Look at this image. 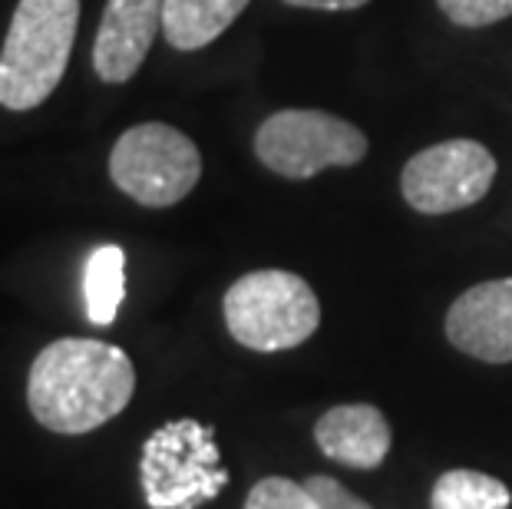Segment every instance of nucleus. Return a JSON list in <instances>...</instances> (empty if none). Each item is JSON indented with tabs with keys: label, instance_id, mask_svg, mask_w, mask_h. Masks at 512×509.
Listing matches in <instances>:
<instances>
[{
	"label": "nucleus",
	"instance_id": "nucleus-11",
	"mask_svg": "<svg viewBox=\"0 0 512 509\" xmlns=\"http://www.w3.org/2000/svg\"><path fill=\"white\" fill-rule=\"evenodd\" d=\"M252 0H166L162 4V34L172 50H202L219 40Z\"/></svg>",
	"mask_w": 512,
	"mask_h": 509
},
{
	"label": "nucleus",
	"instance_id": "nucleus-1",
	"mask_svg": "<svg viewBox=\"0 0 512 509\" xmlns=\"http://www.w3.org/2000/svg\"><path fill=\"white\" fill-rule=\"evenodd\" d=\"M136 394V367L116 344L60 338L30 364L27 407L40 427L80 437L110 424Z\"/></svg>",
	"mask_w": 512,
	"mask_h": 509
},
{
	"label": "nucleus",
	"instance_id": "nucleus-8",
	"mask_svg": "<svg viewBox=\"0 0 512 509\" xmlns=\"http://www.w3.org/2000/svg\"><path fill=\"white\" fill-rule=\"evenodd\" d=\"M446 341L483 364H512V278L466 288L446 311Z\"/></svg>",
	"mask_w": 512,
	"mask_h": 509
},
{
	"label": "nucleus",
	"instance_id": "nucleus-16",
	"mask_svg": "<svg viewBox=\"0 0 512 509\" xmlns=\"http://www.w3.org/2000/svg\"><path fill=\"white\" fill-rule=\"evenodd\" d=\"M304 486L311 490L314 500L321 503V509H374L367 500L361 496H354L341 480H334V476H308Z\"/></svg>",
	"mask_w": 512,
	"mask_h": 509
},
{
	"label": "nucleus",
	"instance_id": "nucleus-13",
	"mask_svg": "<svg viewBox=\"0 0 512 509\" xmlns=\"http://www.w3.org/2000/svg\"><path fill=\"white\" fill-rule=\"evenodd\" d=\"M512 493L499 476L479 470H446L430 490V509H509Z\"/></svg>",
	"mask_w": 512,
	"mask_h": 509
},
{
	"label": "nucleus",
	"instance_id": "nucleus-7",
	"mask_svg": "<svg viewBox=\"0 0 512 509\" xmlns=\"http://www.w3.org/2000/svg\"><path fill=\"white\" fill-rule=\"evenodd\" d=\"M496 179V156L476 139H446L420 149L400 172V192L420 215H446L486 199Z\"/></svg>",
	"mask_w": 512,
	"mask_h": 509
},
{
	"label": "nucleus",
	"instance_id": "nucleus-14",
	"mask_svg": "<svg viewBox=\"0 0 512 509\" xmlns=\"http://www.w3.org/2000/svg\"><path fill=\"white\" fill-rule=\"evenodd\" d=\"M245 509H321L304 483H294L288 476H265L252 486Z\"/></svg>",
	"mask_w": 512,
	"mask_h": 509
},
{
	"label": "nucleus",
	"instance_id": "nucleus-12",
	"mask_svg": "<svg viewBox=\"0 0 512 509\" xmlns=\"http://www.w3.org/2000/svg\"><path fill=\"white\" fill-rule=\"evenodd\" d=\"M83 298H86V318L93 324L116 321L119 305L126 298V255L119 245L93 248L83 268Z\"/></svg>",
	"mask_w": 512,
	"mask_h": 509
},
{
	"label": "nucleus",
	"instance_id": "nucleus-15",
	"mask_svg": "<svg viewBox=\"0 0 512 509\" xmlns=\"http://www.w3.org/2000/svg\"><path fill=\"white\" fill-rule=\"evenodd\" d=\"M437 7L456 27H489L512 17V0H437Z\"/></svg>",
	"mask_w": 512,
	"mask_h": 509
},
{
	"label": "nucleus",
	"instance_id": "nucleus-2",
	"mask_svg": "<svg viewBox=\"0 0 512 509\" xmlns=\"http://www.w3.org/2000/svg\"><path fill=\"white\" fill-rule=\"evenodd\" d=\"M80 0H20L0 50V106L37 110L67 73Z\"/></svg>",
	"mask_w": 512,
	"mask_h": 509
},
{
	"label": "nucleus",
	"instance_id": "nucleus-17",
	"mask_svg": "<svg viewBox=\"0 0 512 509\" xmlns=\"http://www.w3.org/2000/svg\"><path fill=\"white\" fill-rule=\"evenodd\" d=\"M288 7H304V10H357L367 7L370 0H285Z\"/></svg>",
	"mask_w": 512,
	"mask_h": 509
},
{
	"label": "nucleus",
	"instance_id": "nucleus-5",
	"mask_svg": "<svg viewBox=\"0 0 512 509\" xmlns=\"http://www.w3.org/2000/svg\"><path fill=\"white\" fill-rule=\"evenodd\" d=\"M110 179L119 192L146 209H169L199 186L202 153L176 126L139 123L116 139Z\"/></svg>",
	"mask_w": 512,
	"mask_h": 509
},
{
	"label": "nucleus",
	"instance_id": "nucleus-3",
	"mask_svg": "<svg viewBox=\"0 0 512 509\" xmlns=\"http://www.w3.org/2000/svg\"><path fill=\"white\" fill-rule=\"evenodd\" d=\"M222 314L228 334L248 351L275 354L298 348L318 331L321 301L301 275L258 268L225 291Z\"/></svg>",
	"mask_w": 512,
	"mask_h": 509
},
{
	"label": "nucleus",
	"instance_id": "nucleus-10",
	"mask_svg": "<svg viewBox=\"0 0 512 509\" xmlns=\"http://www.w3.org/2000/svg\"><path fill=\"white\" fill-rule=\"evenodd\" d=\"M314 443L344 467L377 470L387 460L394 433L374 404H337L314 424Z\"/></svg>",
	"mask_w": 512,
	"mask_h": 509
},
{
	"label": "nucleus",
	"instance_id": "nucleus-4",
	"mask_svg": "<svg viewBox=\"0 0 512 509\" xmlns=\"http://www.w3.org/2000/svg\"><path fill=\"white\" fill-rule=\"evenodd\" d=\"M139 483L149 509H199L228 486L215 430L192 417L156 427L139 453Z\"/></svg>",
	"mask_w": 512,
	"mask_h": 509
},
{
	"label": "nucleus",
	"instance_id": "nucleus-9",
	"mask_svg": "<svg viewBox=\"0 0 512 509\" xmlns=\"http://www.w3.org/2000/svg\"><path fill=\"white\" fill-rule=\"evenodd\" d=\"M166 0H106L93 40V70L103 83L133 80L162 30Z\"/></svg>",
	"mask_w": 512,
	"mask_h": 509
},
{
	"label": "nucleus",
	"instance_id": "nucleus-6",
	"mask_svg": "<svg viewBox=\"0 0 512 509\" xmlns=\"http://www.w3.org/2000/svg\"><path fill=\"white\" fill-rule=\"evenodd\" d=\"M255 156L281 179H314L324 169L364 162L367 136L347 119L324 110H278L255 133Z\"/></svg>",
	"mask_w": 512,
	"mask_h": 509
}]
</instances>
